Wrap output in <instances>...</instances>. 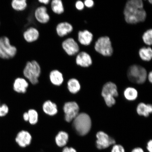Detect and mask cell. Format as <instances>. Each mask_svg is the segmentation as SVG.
<instances>
[{
    "label": "cell",
    "mask_w": 152,
    "mask_h": 152,
    "mask_svg": "<svg viewBox=\"0 0 152 152\" xmlns=\"http://www.w3.org/2000/svg\"><path fill=\"white\" fill-rule=\"evenodd\" d=\"M61 47L64 52L69 56H75L80 50L78 44L72 37L68 38L63 41Z\"/></svg>",
    "instance_id": "30bf717a"
},
{
    "label": "cell",
    "mask_w": 152,
    "mask_h": 152,
    "mask_svg": "<svg viewBox=\"0 0 152 152\" xmlns=\"http://www.w3.org/2000/svg\"><path fill=\"white\" fill-rule=\"evenodd\" d=\"M101 94L106 105L111 107L115 104V98L119 95L117 85L112 82L106 83L102 87Z\"/></svg>",
    "instance_id": "277c9868"
},
{
    "label": "cell",
    "mask_w": 152,
    "mask_h": 152,
    "mask_svg": "<svg viewBox=\"0 0 152 152\" xmlns=\"http://www.w3.org/2000/svg\"><path fill=\"white\" fill-rule=\"evenodd\" d=\"M147 73L145 68L137 64L129 67L127 72L129 79L132 83L138 84H143L147 78Z\"/></svg>",
    "instance_id": "5b68a950"
},
{
    "label": "cell",
    "mask_w": 152,
    "mask_h": 152,
    "mask_svg": "<svg viewBox=\"0 0 152 152\" xmlns=\"http://www.w3.org/2000/svg\"><path fill=\"white\" fill-rule=\"evenodd\" d=\"M23 39L26 42L32 43L38 40L40 37V33L37 28L33 26L28 28L23 34Z\"/></svg>",
    "instance_id": "7c38bea8"
},
{
    "label": "cell",
    "mask_w": 152,
    "mask_h": 152,
    "mask_svg": "<svg viewBox=\"0 0 152 152\" xmlns=\"http://www.w3.org/2000/svg\"><path fill=\"white\" fill-rule=\"evenodd\" d=\"M31 140V136L30 133L23 130L18 133L15 140L20 147L24 148L30 145Z\"/></svg>",
    "instance_id": "9a60e30c"
},
{
    "label": "cell",
    "mask_w": 152,
    "mask_h": 152,
    "mask_svg": "<svg viewBox=\"0 0 152 152\" xmlns=\"http://www.w3.org/2000/svg\"><path fill=\"white\" fill-rule=\"evenodd\" d=\"M63 110L65 113V120L68 122L73 121L79 114V106L75 102H66L64 104Z\"/></svg>",
    "instance_id": "9c48e42d"
},
{
    "label": "cell",
    "mask_w": 152,
    "mask_h": 152,
    "mask_svg": "<svg viewBox=\"0 0 152 152\" xmlns=\"http://www.w3.org/2000/svg\"><path fill=\"white\" fill-rule=\"evenodd\" d=\"M18 53L17 47L11 44L8 37H0V58L10 59L14 58Z\"/></svg>",
    "instance_id": "8992f818"
},
{
    "label": "cell",
    "mask_w": 152,
    "mask_h": 152,
    "mask_svg": "<svg viewBox=\"0 0 152 152\" xmlns=\"http://www.w3.org/2000/svg\"><path fill=\"white\" fill-rule=\"evenodd\" d=\"M11 6L14 10L17 11H23L28 7L26 0H13L11 2Z\"/></svg>",
    "instance_id": "cb8c5ba5"
},
{
    "label": "cell",
    "mask_w": 152,
    "mask_h": 152,
    "mask_svg": "<svg viewBox=\"0 0 152 152\" xmlns=\"http://www.w3.org/2000/svg\"><path fill=\"white\" fill-rule=\"evenodd\" d=\"M94 49L96 52L105 56H111L113 52L111 41L108 37L99 38L95 43Z\"/></svg>",
    "instance_id": "52a82bcc"
},
{
    "label": "cell",
    "mask_w": 152,
    "mask_h": 152,
    "mask_svg": "<svg viewBox=\"0 0 152 152\" xmlns=\"http://www.w3.org/2000/svg\"><path fill=\"white\" fill-rule=\"evenodd\" d=\"M73 121L74 128L79 135L85 136L90 132L92 127V120L88 114L79 113Z\"/></svg>",
    "instance_id": "7a4b0ae2"
},
{
    "label": "cell",
    "mask_w": 152,
    "mask_h": 152,
    "mask_svg": "<svg viewBox=\"0 0 152 152\" xmlns=\"http://www.w3.org/2000/svg\"><path fill=\"white\" fill-rule=\"evenodd\" d=\"M49 79L53 84L57 86L62 84L64 81L62 73L58 69L53 70L50 72Z\"/></svg>",
    "instance_id": "ac0fdd59"
},
{
    "label": "cell",
    "mask_w": 152,
    "mask_h": 152,
    "mask_svg": "<svg viewBox=\"0 0 152 152\" xmlns=\"http://www.w3.org/2000/svg\"><path fill=\"white\" fill-rule=\"evenodd\" d=\"M75 7L76 9L77 10H78L81 11L84 9L85 5L84 3L82 1H78L76 2Z\"/></svg>",
    "instance_id": "4dcf8cb0"
},
{
    "label": "cell",
    "mask_w": 152,
    "mask_h": 152,
    "mask_svg": "<svg viewBox=\"0 0 152 152\" xmlns=\"http://www.w3.org/2000/svg\"><path fill=\"white\" fill-rule=\"evenodd\" d=\"M147 149L149 152H152V140H150L148 142L147 145Z\"/></svg>",
    "instance_id": "836d02e7"
},
{
    "label": "cell",
    "mask_w": 152,
    "mask_h": 152,
    "mask_svg": "<svg viewBox=\"0 0 152 152\" xmlns=\"http://www.w3.org/2000/svg\"><path fill=\"white\" fill-rule=\"evenodd\" d=\"M28 83L23 78L18 77L15 80L13 87L15 91L19 93H25L28 87Z\"/></svg>",
    "instance_id": "e0dca14e"
},
{
    "label": "cell",
    "mask_w": 152,
    "mask_h": 152,
    "mask_svg": "<svg viewBox=\"0 0 152 152\" xmlns=\"http://www.w3.org/2000/svg\"><path fill=\"white\" fill-rule=\"evenodd\" d=\"M41 69L40 65L37 61L33 60L26 63L23 70L24 77L32 84H37L39 82Z\"/></svg>",
    "instance_id": "3957f363"
},
{
    "label": "cell",
    "mask_w": 152,
    "mask_h": 152,
    "mask_svg": "<svg viewBox=\"0 0 152 152\" xmlns=\"http://www.w3.org/2000/svg\"><path fill=\"white\" fill-rule=\"evenodd\" d=\"M50 4L51 9L55 14L60 15L64 12L65 9L61 0H52Z\"/></svg>",
    "instance_id": "ffe728a7"
},
{
    "label": "cell",
    "mask_w": 152,
    "mask_h": 152,
    "mask_svg": "<svg viewBox=\"0 0 152 152\" xmlns=\"http://www.w3.org/2000/svg\"><path fill=\"white\" fill-rule=\"evenodd\" d=\"M124 95L127 100L133 101L136 99L138 96L137 90L134 87H128L125 89Z\"/></svg>",
    "instance_id": "d4e9b609"
},
{
    "label": "cell",
    "mask_w": 152,
    "mask_h": 152,
    "mask_svg": "<svg viewBox=\"0 0 152 152\" xmlns=\"http://www.w3.org/2000/svg\"><path fill=\"white\" fill-rule=\"evenodd\" d=\"M93 35L88 30L80 31L78 33V41L81 45H88L92 42Z\"/></svg>",
    "instance_id": "2e32d148"
},
{
    "label": "cell",
    "mask_w": 152,
    "mask_h": 152,
    "mask_svg": "<svg viewBox=\"0 0 152 152\" xmlns=\"http://www.w3.org/2000/svg\"><path fill=\"white\" fill-rule=\"evenodd\" d=\"M69 139V135L67 133L61 131L59 132L56 137V143L58 146L62 147L67 144Z\"/></svg>",
    "instance_id": "7402d4cb"
},
{
    "label": "cell",
    "mask_w": 152,
    "mask_h": 152,
    "mask_svg": "<svg viewBox=\"0 0 152 152\" xmlns=\"http://www.w3.org/2000/svg\"><path fill=\"white\" fill-rule=\"evenodd\" d=\"M28 121L30 124H35L38 120V114L35 110L30 109L28 112Z\"/></svg>",
    "instance_id": "4316f807"
},
{
    "label": "cell",
    "mask_w": 152,
    "mask_h": 152,
    "mask_svg": "<svg viewBox=\"0 0 152 152\" xmlns=\"http://www.w3.org/2000/svg\"><path fill=\"white\" fill-rule=\"evenodd\" d=\"M142 0L127 1L124 10L125 20L129 24H135L145 21L147 13Z\"/></svg>",
    "instance_id": "6da1fadb"
},
{
    "label": "cell",
    "mask_w": 152,
    "mask_h": 152,
    "mask_svg": "<svg viewBox=\"0 0 152 152\" xmlns=\"http://www.w3.org/2000/svg\"><path fill=\"white\" fill-rule=\"evenodd\" d=\"M56 30L58 37L62 38L71 33L73 31V27L67 22H61L57 25Z\"/></svg>",
    "instance_id": "4fadbf2b"
},
{
    "label": "cell",
    "mask_w": 152,
    "mask_h": 152,
    "mask_svg": "<svg viewBox=\"0 0 152 152\" xmlns=\"http://www.w3.org/2000/svg\"><path fill=\"white\" fill-rule=\"evenodd\" d=\"M111 152H125L124 147L120 144H115L112 147Z\"/></svg>",
    "instance_id": "f546056e"
},
{
    "label": "cell",
    "mask_w": 152,
    "mask_h": 152,
    "mask_svg": "<svg viewBox=\"0 0 152 152\" xmlns=\"http://www.w3.org/2000/svg\"><path fill=\"white\" fill-rule=\"evenodd\" d=\"M43 109L47 115L52 116L56 115L58 111L56 104L49 100L47 101L43 104Z\"/></svg>",
    "instance_id": "44dd1931"
},
{
    "label": "cell",
    "mask_w": 152,
    "mask_h": 152,
    "mask_svg": "<svg viewBox=\"0 0 152 152\" xmlns=\"http://www.w3.org/2000/svg\"><path fill=\"white\" fill-rule=\"evenodd\" d=\"M34 16L36 20L41 24H46L49 22L50 17L48 12L47 7L45 6L41 5L35 9Z\"/></svg>",
    "instance_id": "8fae6325"
},
{
    "label": "cell",
    "mask_w": 152,
    "mask_h": 152,
    "mask_svg": "<svg viewBox=\"0 0 152 152\" xmlns=\"http://www.w3.org/2000/svg\"><path fill=\"white\" fill-rule=\"evenodd\" d=\"M147 77L148 80L150 83H152V72L151 71L147 75Z\"/></svg>",
    "instance_id": "8d00e7d4"
},
{
    "label": "cell",
    "mask_w": 152,
    "mask_h": 152,
    "mask_svg": "<svg viewBox=\"0 0 152 152\" xmlns=\"http://www.w3.org/2000/svg\"><path fill=\"white\" fill-rule=\"evenodd\" d=\"M23 117L25 121H28V113H24L23 114Z\"/></svg>",
    "instance_id": "74e56055"
},
{
    "label": "cell",
    "mask_w": 152,
    "mask_h": 152,
    "mask_svg": "<svg viewBox=\"0 0 152 152\" xmlns=\"http://www.w3.org/2000/svg\"><path fill=\"white\" fill-rule=\"evenodd\" d=\"M131 152H145L143 149L141 148L136 147L134 148Z\"/></svg>",
    "instance_id": "d590c367"
},
{
    "label": "cell",
    "mask_w": 152,
    "mask_h": 152,
    "mask_svg": "<svg viewBox=\"0 0 152 152\" xmlns=\"http://www.w3.org/2000/svg\"><path fill=\"white\" fill-rule=\"evenodd\" d=\"M139 55L141 59L144 61H150L152 58V50L151 48H142L139 51Z\"/></svg>",
    "instance_id": "484cf974"
},
{
    "label": "cell",
    "mask_w": 152,
    "mask_h": 152,
    "mask_svg": "<svg viewBox=\"0 0 152 152\" xmlns=\"http://www.w3.org/2000/svg\"><path fill=\"white\" fill-rule=\"evenodd\" d=\"M149 1V2L150 3L152 4V0H149V1Z\"/></svg>",
    "instance_id": "f35d334b"
},
{
    "label": "cell",
    "mask_w": 152,
    "mask_h": 152,
    "mask_svg": "<svg viewBox=\"0 0 152 152\" xmlns=\"http://www.w3.org/2000/svg\"><path fill=\"white\" fill-rule=\"evenodd\" d=\"M67 87L69 92L73 94H76L78 92L81 88V85L77 79L72 78L68 80Z\"/></svg>",
    "instance_id": "603a6c76"
},
{
    "label": "cell",
    "mask_w": 152,
    "mask_h": 152,
    "mask_svg": "<svg viewBox=\"0 0 152 152\" xmlns=\"http://www.w3.org/2000/svg\"><path fill=\"white\" fill-rule=\"evenodd\" d=\"M77 65L83 67H87L92 64V59L88 53L81 52L78 53L75 59Z\"/></svg>",
    "instance_id": "5bb4252c"
},
{
    "label": "cell",
    "mask_w": 152,
    "mask_h": 152,
    "mask_svg": "<svg viewBox=\"0 0 152 152\" xmlns=\"http://www.w3.org/2000/svg\"><path fill=\"white\" fill-rule=\"evenodd\" d=\"M83 3L85 6L88 8H91L94 5V2L92 0H86Z\"/></svg>",
    "instance_id": "1f68e13d"
},
{
    "label": "cell",
    "mask_w": 152,
    "mask_h": 152,
    "mask_svg": "<svg viewBox=\"0 0 152 152\" xmlns=\"http://www.w3.org/2000/svg\"><path fill=\"white\" fill-rule=\"evenodd\" d=\"M9 108L6 104L0 105V117H4L8 113Z\"/></svg>",
    "instance_id": "f1b7e54d"
},
{
    "label": "cell",
    "mask_w": 152,
    "mask_h": 152,
    "mask_svg": "<svg viewBox=\"0 0 152 152\" xmlns=\"http://www.w3.org/2000/svg\"><path fill=\"white\" fill-rule=\"evenodd\" d=\"M39 3L45 6L50 3L51 1L50 0H39L38 1Z\"/></svg>",
    "instance_id": "e575fe53"
},
{
    "label": "cell",
    "mask_w": 152,
    "mask_h": 152,
    "mask_svg": "<svg viewBox=\"0 0 152 152\" xmlns=\"http://www.w3.org/2000/svg\"><path fill=\"white\" fill-rule=\"evenodd\" d=\"M96 137V145L98 149H106L115 144V140L102 131H99L97 133Z\"/></svg>",
    "instance_id": "ba28073f"
},
{
    "label": "cell",
    "mask_w": 152,
    "mask_h": 152,
    "mask_svg": "<svg viewBox=\"0 0 152 152\" xmlns=\"http://www.w3.org/2000/svg\"><path fill=\"white\" fill-rule=\"evenodd\" d=\"M136 111L139 115L145 117H149L152 112V105L151 104H146L143 102H140L137 107Z\"/></svg>",
    "instance_id": "d6986e66"
},
{
    "label": "cell",
    "mask_w": 152,
    "mask_h": 152,
    "mask_svg": "<svg viewBox=\"0 0 152 152\" xmlns=\"http://www.w3.org/2000/svg\"><path fill=\"white\" fill-rule=\"evenodd\" d=\"M144 42L148 45H151L152 43V30L149 29L144 33L142 36Z\"/></svg>",
    "instance_id": "83f0119b"
},
{
    "label": "cell",
    "mask_w": 152,
    "mask_h": 152,
    "mask_svg": "<svg viewBox=\"0 0 152 152\" xmlns=\"http://www.w3.org/2000/svg\"><path fill=\"white\" fill-rule=\"evenodd\" d=\"M62 152H77V151L73 148L66 147L64 148Z\"/></svg>",
    "instance_id": "d6a6232c"
}]
</instances>
